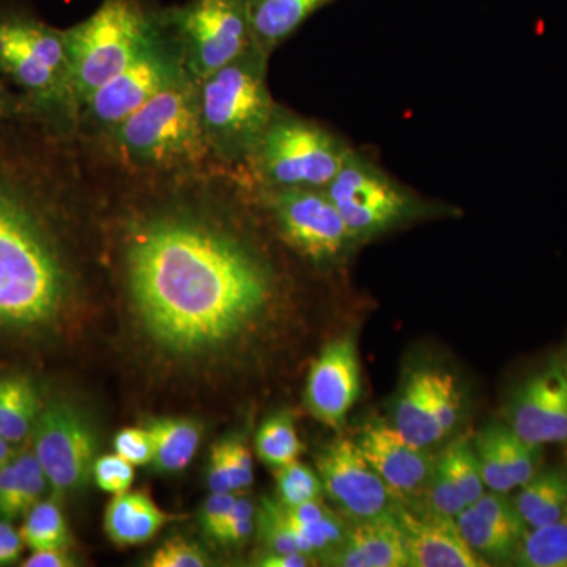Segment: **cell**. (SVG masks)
<instances>
[{
    "mask_svg": "<svg viewBox=\"0 0 567 567\" xmlns=\"http://www.w3.org/2000/svg\"><path fill=\"white\" fill-rule=\"evenodd\" d=\"M128 281L152 338L185 353L229 341L270 297V276L256 254L186 218L156 219L134 235Z\"/></svg>",
    "mask_w": 567,
    "mask_h": 567,
    "instance_id": "1",
    "label": "cell"
},
{
    "mask_svg": "<svg viewBox=\"0 0 567 567\" xmlns=\"http://www.w3.org/2000/svg\"><path fill=\"white\" fill-rule=\"evenodd\" d=\"M39 167L0 136V323L47 322L65 295V268L40 212Z\"/></svg>",
    "mask_w": 567,
    "mask_h": 567,
    "instance_id": "2",
    "label": "cell"
},
{
    "mask_svg": "<svg viewBox=\"0 0 567 567\" xmlns=\"http://www.w3.org/2000/svg\"><path fill=\"white\" fill-rule=\"evenodd\" d=\"M270 55L252 48L197 82L208 147L226 159H251L278 104L267 82Z\"/></svg>",
    "mask_w": 567,
    "mask_h": 567,
    "instance_id": "3",
    "label": "cell"
},
{
    "mask_svg": "<svg viewBox=\"0 0 567 567\" xmlns=\"http://www.w3.org/2000/svg\"><path fill=\"white\" fill-rule=\"evenodd\" d=\"M137 0H103L87 20L63 31L70 63L71 110L121 73L163 31Z\"/></svg>",
    "mask_w": 567,
    "mask_h": 567,
    "instance_id": "4",
    "label": "cell"
},
{
    "mask_svg": "<svg viewBox=\"0 0 567 567\" xmlns=\"http://www.w3.org/2000/svg\"><path fill=\"white\" fill-rule=\"evenodd\" d=\"M324 193L341 213L357 245L406 224L454 213L447 205L425 199L388 173L374 156L354 147Z\"/></svg>",
    "mask_w": 567,
    "mask_h": 567,
    "instance_id": "5",
    "label": "cell"
},
{
    "mask_svg": "<svg viewBox=\"0 0 567 567\" xmlns=\"http://www.w3.org/2000/svg\"><path fill=\"white\" fill-rule=\"evenodd\" d=\"M112 134L130 162L158 169L199 163L210 151L192 76L156 93Z\"/></svg>",
    "mask_w": 567,
    "mask_h": 567,
    "instance_id": "6",
    "label": "cell"
},
{
    "mask_svg": "<svg viewBox=\"0 0 567 567\" xmlns=\"http://www.w3.org/2000/svg\"><path fill=\"white\" fill-rule=\"evenodd\" d=\"M0 73L21 89L37 115L73 112L65 33L7 3H0Z\"/></svg>",
    "mask_w": 567,
    "mask_h": 567,
    "instance_id": "7",
    "label": "cell"
},
{
    "mask_svg": "<svg viewBox=\"0 0 567 567\" xmlns=\"http://www.w3.org/2000/svg\"><path fill=\"white\" fill-rule=\"evenodd\" d=\"M352 147L341 134L278 106L249 162L262 188L324 189Z\"/></svg>",
    "mask_w": 567,
    "mask_h": 567,
    "instance_id": "8",
    "label": "cell"
},
{
    "mask_svg": "<svg viewBox=\"0 0 567 567\" xmlns=\"http://www.w3.org/2000/svg\"><path fill=\"white\" fill-rule=\"evenodd\" d=\"M186 73L204 80L252 50L248 0H188L162 14Z\"/></svg>",
    "mask_w": 567,
    "mask_h": 567,
    "instance_id": "9",
    "label": "cell"
},
{
    "mask_svg": "<svg viewBox=\"0 0 567 567\" xmlns=\"http://www.w3.org/2000/svg\"><path fill=\"white\" fill-rule=\"evenodd\" d=\"M186 76L189 74L183 65L181 50L164 25L159 35L121 73L93 93L82 110L96 128L114 130L156 93Z\"/></svg>",
    "mask_w": 567,
    "mask_h": 567,
    "instance_id": "10",
    "label": "cell"
},
{
    "mask_svg": "<svg viewBox=\"0 0 567 567\" xmlns=\"http://www.w3.org/2000/svg\"><path fill=\"white\" fill-rule=\"evenodd\" d=\"M282 240L315 264L342 259L354 240L324 189L264 188Z\"/></svg>",
    "mask_w": 567,
    "mask_h": 567,
    "instance_id": "11",
    "label": "cell"
},
{
    "mask_svg": "<svg viewBox=\"0 0 567 567\" xmlns=\"http://www.w3.org/2000/svg\"><path fill=\"white\" fill-rule=\"evenodd\" d=\"M33 454L54 491L69 494L87 483L95 464V434L71 406L54 404L41 410Z\"/></svg>",
    "mask_w": 567,
    "mask_h": 567,
    "instance_id": "12",
    "label": "cell"
},
{
    "mask_svg": "<svg viewBox=\"0 0 567 567\" xmlns=\"http://www.w3.org/2000/svg\"><path fill=\"white\" fill-rule=\"evenodd\" d=\"M317 473L323 492L352 522L388 516L398 503L354 440L328 443L317 456Z\"/></svg>",
    "mask_w": 567,
    "mask_h": 567,
    "instance_id": "13",
    "label": "cell"
},
{
    "mask_svg": "<svg viewBox=\"0 0 567 567\" xmlns=\"http://www.w3.org/2000/svg\"><path fill=\"white\" fill-rule=\"evenodd\" d=\"M506 420L532 445L567 442V372L559 358L514 390Z\"/></svg>",
    "mask_w": 567,
    "mask_h": 567,
    "instance_id": "14",
    "label": "cell"
},
{
    "mask_svg": "<svg viewBox=\"0 0 567 567\" xmlns=\"http://www.w3.org/2000/svg\"><path fill=\"white\" fill-rule=\"evenodd\" d=\"M393 516L404 536L409 567H487L466 544L456 518L412 499L395 503Z\"/></svg>",
    "mask_w": 567,
    "mask_h": 567,
    "instance_id": "15",
    "label": "cell"
},
{
    "mask_svg": "<svg viewBox=\"0 0 567 567\" xmlns=\"http://www.w3.org/2000/svg\"><path fill=\"white\" fill-rule=\"evenodd\" d=\"M360 391V358L354 339H336L312 363L306 383V405L320 423L339 427L357 404Z\"/></svg>",
    "mask_w": 567,
    "mask_h": 567,
    "instance_id": "16",
    "label": "cell"
},
{
    "mask_svg": "<svg viewBox=\"0 0 567 567\" xmlns=\"http://www.w3.org/2000/svg\"><path fill=\"white\" fill-rule=\"evenodd\" d=\"M354 442L398 502L424 492L436 461L427 447L413 445L386 424H369Z\"/></svg>",
    "mask_w": 567,
    "mask_h": 567,
    "instance_id": "17",
    "label": "cell"
},
{
    "mask_svg": "<svg viewBox=\"0 0 567 567\" xmlns=\"http://www.w3.org/2000/svg\"><path fill=\"white\" fill-rule=\"evenodd\" d=\"M339 567H409L404 536L393 516L352 522L341 546L323 558Z\"/></svg>",
    "mask_w": 567,
    "mask_h": 567,
    "instance_id": "18",
    "label": "cell"
},
{
    "mask_svg": "<svg viewBox=\"0 0 567 567\" xmlns=\"http://www.w3.org/2000/svg\"><path fill=\"white\" fill-rule=\"evenodd\" d=\"M145 492L114 495L104 514V529L115 546L132 547L151 540L171 520Z\"/></svg>",
    "mask_w": 567,
    "mask_h": 567,
    "instance_id": "19",
    "label": "cell"
},
{
    "mask_svg": "<svg viewBox=\"0 0 567 567\" xmlns=\"http://www.w3.org/2000/svg\"><path fill=\"white\" fill-rule=\"evenodd\" d=\"M394 427L405 440L420 447H431L445 436L434 413L431 371H413L394 405Z\"/></svg>",
    "mask_w": 567,
    "mask_h": 567,
    "instance_id": "20",
    "label": "cell"
},
{
    "mask_svg": "<svg viewBox=\"0 0 567 567\" xmlns=\"http://www.w3.org/2000/svg\"><path fill=\"white\" fill-rule=\"evenodd\" d=\"M331 0H248L254 48L270 55Z\"/></svg>",
    "mask_w": 567,
    "mask_h": 567,
    "instance_id": "21",
    "label": "cell"
},
{
    "mask_svg": "<svg viewBox=\"0 0 567 567\" xmlns=\"http://www.w3.org/2000/svg\"><path fill=\"white\" fill-rule=\"evenodd\" d=\"M48 477L33 453L14 456L0 470V520L25 516L48 487Z\"/></svg>",
    "mask_w": 567,
    "mask_h": 567,
    "instance_id": "22",
    "label": "cell"
},
{
    "mask_svg": "<svg viewBox=\"0 0 567 567\" xmlns=\"http://www.w3.org/2000/svg\"><path fill=\"white\" fill-rule=\"evenodd\" d=\"M528 528L544 527L567 518V475L559 468L537 472L514 499Z\"/></svg>",
    "mask_w": 567,
    "mask_h": 567,
    "instance_id": "23",
    "label": "cell"
},
{
    "mask_svg": "<svg viewBox=\"0 0 567 567\" xmlns=\"http://www.w3.org/2000/svg\"><path fill=\"white\" fill-rule=\"evenodd\" d=\"M41 402L28 377H0V440L20 443L39 421Z\"/></svg>",
    "mask_w": 567,
    "mask_h": 567,
    "instance_id": "24",
    "label": "cell"
},
{
    "mask_svg": "<svg viewBox=\"0 0 567 567\" xmlns=\"http://www.w3.org/2000/svg\"><path fill=\"white\" fill-rule=\"evenodd\" d=\"M155 456L152 464L162 473H178L192 464L200 443L199 425L188 420L163 417L147 425Z\"/></svg>",
    "mask_w": 567,
    "mask_h": 567,
    "instance_id": "25",
    "label": "cell"
},
{
    "mask_svg": "<svg viewBox=\"0 0 567 567\" xmlns=\"http://www.w3.org/2000/svg\"><path fill=\"white\" fill-rule=\"evenodd\" d=\"M456 524L466 544L488 565L514 561L518 546L524 539V536L513 529L502 527L491 518L484 517L473 506H466L458 514Z\"/></svg>",
    "mask_w": 567,
    "mask_h": 567,
    "instance_id": "26",
    "label": "cell"
},
{
    "mask_svg": "<svg viewBox=\"0 0 567 567\" xmlns=\"http://www.w3.org/2000/svg\"><path fill=\"white\" fill-rule=\"evenodd\" d=\"M513 563L520 567H567V518L528 528Z\"/></svg>",
    "mask_w": 567,
    "mask_h": 567,
    "instance_id": "27",
    "label": "cell"
},
{
    "mask_svg": "<svg viewBox=\"0 0 567 567\" xmlns=\"http://www.w3.org/2000/svg\"><path fill=\"white\" fill-rule=\"evenodd\" d=\"M439 462L464 496L466 506L473 505L486 492L475 446L470 440L461 439L451 443Z\"/></svg>",
    "mask_w": 567,
    "mask_h": 567,
    "instance_id": "28",
    "label": "cell"
},
{
    "mask_svg": "<svg viewBox=\"0 0 567 567\" xmlns=\"http://www.w3.org/2000/svg\"><path fill=\"white\" fill-rule=\"evenodd\" d=\"M256 450L260 461L274 468L298 461L301 442L292 416L281 413L265 421L257 432Z\"/></svg>",
    "mask_w": 567,
    "mask_h": 567,
    "instance_id": "29",
    "label": "cell"
},
{
    "mask_svg": "<svg viewBox=\"0 0 567 567\" xmlns=\"http://www.w3.org/2000/svg\"><path fill=\"white\" fill-rule=\"evenodd\" d=\"M25 547L31 550L41 548H66L70 532L61 507L54 502H39L25 514L24 525L20 529Z\"/></svg>",
    "mask_w": 567,
    "mask_h": 567,
    "instance_id": "30",
    "label": "cell"
},
{
    "mask_svg": "<svg viewBox=\"0 0 567 567\" xmlns=\"http://www.w3.org/2000/svg\"><path fill=\"white\" fill-rule=\"evenodd\" d=\"M496 432L507 475L514 486L522 487L539 472L543 446L525 442L507 424L496 423Z\"/></svg>",
    "mask_w": 567,
    "mask_h": 567,
    "instance_id": "31",
    "label": "cell"
},
{
    "mask_svg": "<svg viewBox=\"0 0 567 567\" xmlns=\"http://www.w3.org/2000/svg\"><path fill=\"white\" fill-rule=\"evenodd\" d=\"M276 483L282 506L295 507L322 498L323 484L319 473L298 461L276 468Z\"/></svg>",
    "mask_w": 567,
    "mask_h": 567,
    "instance_id": "32",
    "label": "cell"
},
{
    "mask_svg": "<svg viewBox=\"0 0 567 567\" xmlns=\"http://www.w3.org/2000/svg\"><path fill=\"white\" fill-rule=\"evenodd\" d=\"M473 446H475L487 491L507 494V492L516 488L509 475H507L505 462H503L498 434H496V423L488 424L483 431L477 432L475 440H473Z\"/></svg>",
    "mask_w": 567,
    "mask_h": 567,
    "instance_id": "33",
    "label": "cell"
},
{
    "mask_svg": "<svg viewBox=\"0 0 567 567\" xmlns=\"http://www.w3.org/2000/svg\"><path fill=\"white\" fill-rule=\"evenodd\" d=\"M260 536L270 554H303L281 503L264 499L259 514ZM306 555V554H305Z\"/></svg>",
    "mask_w": 567,
    "mask_h": 567,
    "instance_id": "34",
    "label": "cell"
},
{
    "mask_svg": "<svg viewBox=\"0 0 567 567\" xmlns=\"http://www.w3.org/2000/svg\"><path fill=\"white\" fill-rule=\"evenodd\" d=\"M431 395L436 421L446 436L456 427L462 409L461 393L454 377L431 371Z\"/></svg>",
    "mask_w": 567,
    "mask_h": 567,
    "instance_id": "35",
    "label": "cell"
},
{
    "mask_svg": "<svg viewBox=\"0 0 567 567\" xmlns=\"http://www.w3.org/2000/svg\"><path fill=\"white\" fill-rule=\"evenodd\" d=\"M424 494L427 495L425 505L432 507L436 513L445 514L447 517L456 518L466 507L464 496L458 492L456 484L447 476L445 468L440 465L439 458L435 461Z\"/></svg>",
    "mask_w": 567,
    "mask_h": 567,
    "instance_id": "36",
    "label": "cell"
},
{
    "mask_svg": "<svg viewBox=\"0 0 567 567\" xmlns=\"http://www.w3.org/2000/svg\"><path fill=\"white\" fill-rule=\"evenodd\" d=\"M96 486L107 494L118 495L128 492L134 481V465L117 453L96 458L93 464Z\"/></svg>",
    "mask_w": 567,
    "mask_h": 567,
    "instance_id": "37",
    "label": "cell"
},
{
    "mask_svg": "<svg viewBox=\"0 0 567 567\" xmlns=\"http://www.w3.org/2000/svg\"><path fill=\"white\" fill-rule=\"evenodd\" d=\"M152 567H204L208 566L207 555L196 544L182 537H174L163 544L153 555Z\"/></svg>",
    "mask_w": 567,
    "mask_h": 567,
    "instance_id": "38",
    "label": "cell"
},
{
    "mask_svg": "<svg viewBox=\"0 0 567 567\" xmlns=\"http://www.w3.org/2000/svg\"><path fill=\"white\" fill-rule=\"evenodd\" d=\"M115 453L134 466L152 464L155 446L151 432L145 429H123L114 440Z\"/></svg>",
    "mask_w": 567,
    "mask_h": 567,
    "instance_id": "39",
    "label": "cell"
},
{
    "mask_svg": "<svg viewBox=\"0 0 567 567\" xmlns=\"http://www.w3.org/2000/svg\"><path fill=\"white\" fill-rule=\"evenodd\" d=\"M223 445L234 492L246 491V488L251 487L254 481L251 453H249L245 443L238 442V440H224Z\"/></svg>",
    "mask_w": 567,
    "mask_h": 567,
    "instance_id": "40",
    "label": "cell"
},
{
    "mask_svg": "<svg viewBox=\"0 0 567 567\" xmlns=\"http://www.w3.org/2000/svg\"><path fill=\"white\" fill-rule=\"evenodd\" d=\"M235 498L237 496H235L234 492H229V494H215V492H212V495L205 502L203 527L213 539H216V536L221 532L227 514L233 509Z\"/></svg>",
    "mask_w": 567,
    "mask_h": 567,
    "instance_id": "41",
    "label": "cell"
},
{
    "mask_svg": "<svg viewBox=\"0 0 567 567\" xmlns=\"http://www.w3.org/2000/svg\"><path fill=\"white\" fill-rule=\"evenodd\" d=\"M208 487L215 494H229V492H234L223 442L212 450L210 465H208Z\"/></svg>",
    "mask_w": 567,
    "mask_h": 567,
    "instance_id": "42",
    "label": "cell"
},
{
    "mask_svg": "<svg viewBox=\"0 0 567 567\" xmlns=\"http://www.w3.org/2000/svg\"><path fill=\"white\" fill-rule=\"evenodd\" d=\"M24 539L10 520H0V567L11 566L21 558Z\"/></svg>",
    "mask_w": 567,
    "mask_h": 567,
    "instance_id": "43",
    "label": "cell"
},
{
    "mask_svg": "<svg viewBox=\"0 0 567 567\" xmlns=\"http://www.w3.org/2000/svg\"><path fill=\"white\" fill-rule=\"evenodd\" d=\"M35 111L24 96H17L7 91L0 82V121H10L17 117H35Z\"/></svg>",
    "mask_w": 567,
    "mask_h": 567,
    "instance_id": "44",
    "label": "cell"
},
{
    "mask_svg": "<svg viewBox=\"0 0 567 567\" xmlns=\"http://www.w3.org/2000/svg\"><path fill=\"white\" fill-rule=\"evenodd\" d=\"M24 567H70L74 559L70 557L66 548H41L32 550L31 557L22 563Z\"/></svg>",
    "mask_w": 567,
    "mask_h": 567,
    "instance_id": "45",
    "label": "cell"
},
{
    "mask_svg": "<svg viewBox=\"0 0 567 567\" xmlns=\"http://www.w3.org/2000/svg\"><path fill=\"white\" fill-rule=\"evenodd\" d=\"M254 529V518H245V520H235L227 524L216 540L221 544L244 543L251 536Z\"/></svg>",
    "mask_w": 567,
    "mask_h": 567,
    "instance_id": "46",
    "label": "cell"
},
{
    "mask_svg": "<svg viewBox=\"0 0 567 567\" xmlns=\"http://www.w3.org/2000/svg\"><path fill=\"white\" fill-rule=\"evenodd\" d=\"M315 558L305 554H268L260 559L259 566L264 567H308Z\"/></svg>",
    "mask_w": 567,
    "mask_h": 567,
    "instance_id": "47",
    "label": "cell"
},
{
    "mask_svg": "<svg viewBox=\"0 0 567 567\" xmlns=\"http://www.w3.org/2000/svg\"><path fill=\"white\" fill-rule=\"evenodd\" d=\"M13 457H14L13 447H11L10 443L2 442V440H0V470H2L3 466L9 464V462Z\"/></svg>",
    "mask_w": 567,
    "mask_h": 567,
    "instance_id": "48",
    "label": "cell"
},
{
    "mask_svg": "<svg viewBox=\"0 0 567 567\" xmlns=\"http://www.w3.org/2000/svg\"><path fill=\"white\" fill-rule=\"evenodd\" d=\"M561 360L563 365H565L566 372H567V350L566 353L563 354V358H559Z\"/></svg>",
    "mask_w": 567,
    "mask_h": 567,
    "instance_id": "49",
    "label": "cell"
},
{
    "mask_svg": "<svg viewBox=\"0 0 567 567\" xmlns=\"http://www.w3.org/2000/svg\"><path fill=\"white\" fill-rule=\"evenodd\" d=\"M566 475H567V472H566Z\"/></svg>",
    "mask_w": 567,
    "mask_h": 567,
    "instance_id": "50",
    "label": "cell"
}]
</instances>
